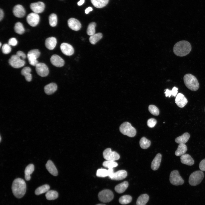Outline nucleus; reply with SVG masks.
<instances>
[{
  "instance_id": "1",
  "label": "nucleus",
  "mask_w": 205,
  "mask_h": 205,
  "mask_svg": "<svg viewBox=\"0 0 205 205\" xmlns=\"http://www.w3.org/2000/svg\"><path fill=\"white\" fill-rule=\"evenodd\" d=\"M11 188L15 196L18 198H21L26 193V185L25 182L22 179L17 178L13 181Z\"/></svg>"
},
{
  "instance_id": "2",
  "label": "nucleus",
  "mask_w": 205,
  "mask_h": 205,
  "mask_svg": "<svg viewBox=\"0 0 205 205\" xmlns=\"http://www.w3.org/2000/svg\"><path fill=\"white\" fill-rule=\"evenodd\" d=\"M191 46L188 41H179L175 44L173 48V52L176 56L183 57L188 55L191 50Z\"/></svg>"
},
{
  "instance_id": "3",
  "label": "nucleus",
  "mask_w": 205,
  "mask_h": 205,
  "mask_svg": "<svg viewBox=\"0 0 205 205\" xmlns=\"http://www.w3.org/2000/svg\"><path fill=\"white\" fill-rule=\"evenodd\" d=\"M183 79L185 85L189 89L196 91L199 88V85L198 80L194 75L186 74L184 76Z\"/></svg>"
},
{
  "instance_id": "4",
  "label": "nucleus",
  "mask_w": 205,
  "mask_h": 205,
  "mask_svg": "<svg viewBox=\"0 0 205 205\" xmlns=\"http://www.w3.org/2000/svg\"><path fill=\"white\" fill-rule=\"evenodd\" d=\"M119 130L122 134L130 137H134L136 134V129L128 122H125L122 124Z\"/></svg>"
},
{
  "instance_id": "5",
  "label": "nucleus",
  "mask_w": 205,
  "mask_h": 205,
  "mask_svg": "<svg viewBox=\"0 0 205 205\" xmlns=\"http://www.w3.org/2000/svg\"><path fill=\"white\" fill-rule=\"evenodd\" d=\"M204 177V174L202 171H196L190 175L189 178V183L192 186H196L201 182Z\"/></svg>"
},
{
  "instance_id": "6",
  "label": "nucleus",
  "mask_w": 205,
  "mask_h": 205,
  "mask_svg": "<svg viewBox=\"0 0 205 205\" xmlns=\"http://www.w3.org/2000/svg\"><path fill=\"white\" fill-rule=\"evenodd\" d=\"M169 180L171 183L174 185L178 186L183 184L184 181L179 175L178 171H172L170 175Z\"/></svg>"
},
{
  "instance_id": "7",
  "label": "nucleus",
  "mask_w": 205,
  "mask_h": 205,
  "mask_svg": "<svg viewBox=\"0 0 205 205\" xmlns=\"http://www.w3.org/2000/svg\"><path fill=\"white\" fill-rule=\"evenodd\" d=\"M40 54V52L38 49H35L30 50L27 55L29 63L32 66H36L38 63L37 59Z\"/></svg>"
},
{
  "instance_id": "8",
  "label": "nucleus",
  "mask_w": 205,
  "mask_h": 205,
  "mask_svg": "<svg viewBox=\"0 0 205 205\" xmlns=\"http://www.w3.org/2000/svg\"><path fill=\"white\" fill-rule=\"evenodd\" d=\"M98 197L101 201L103 202H108L113 199L114 194L111 190L105 189L102 190L99 193Z\"/></svg>"
},
{
  "instance_id": "9",
  "label": "nucleus",
  "mask_w": 205,
  "mask_h": 205,
  "mask_svg": "<svg viewBox=\"0 0 205 205\" xmlns=\"http://www.w3.org/2000/svg\"><path fill=\"white\" fill-rule=\"evenodd\" d=\"M9 64L13 67L18 68L24 66L25 61L17 54L12 55L9 60Z\"/></svg>"
},
{
  "instance_id": "10",
  "label": "nucleus",
  "mask_w": 205,
  "mask_h": 205,
  "mask_svg": "<svg viewBox=\"0 0 205 205\" xmlns=\"http://www.w3.org/2000/svg\"><path fill=\"white\" fill-rule=\"evenodd\" d=\"M104 158L106 160L115 161L118 160L119 155L115 151H112L110 148L106 149L103 153Z\"/></svg>"
},
{
  "instance_id": "11",
  "label": "nucleus",
  "mask_w": 205,
  "mask_h": 205,
  "mask_svg": "<svg viewBox=\"0 0 205 205\" xmlns=\"http://www.w3.org/2000/svg\"><path fill=\"white\" fill-rule=\"evenodd\" d=\"M35 67L36 72L39 76L42 77H45L48 74V68L45 63H38Z\"/></svg>"
},
{
  "instance_id": "12",
  "label": "nucleus",
  "mask_w": 205,
  "mask_h": 205,
  "mask_svg": "<svg viewBox=\"0 0 205 205\" xmlns=\"http://www.w3.org/2000/svg\"><path fill=\"white\" fill-rule=\"evenodd\" d=\"M39 20V16L38 14L34 13L29 14L26 17L27 22L32 27L36 26L38 24Z\"/></svg>"
},
{
  "instance_id": "13",
  "label": "nucleus",
  "mask_w": 205,
  "mask_h": 205,
  "mask_svg": "<svg viewBox=\"0 0 205 205\" xmlns=\"http://www.w3.org/2000/svg\"><path fill=\"white\" fill-rule=\"evenodd\" d=\"M45 7L44 3L41 1L33 3L30 4V7L34 13L38 14L42 13Z\"/></svg>"
},
{
  "instance_id": "14",
  "label": "nucleus",
  "mask_w": 205,
  "mask_h": 205,
  "mask_svg": "<svg viewBox=\"0 0 205 205\" xmlns=\"http://www.w3.org/2000/svg\"><path fill=\"white\" fill-rule=\"evenodd\" d=\"M60 48L62 52L67 56H71L73 54L74 52L73 47L70 44L67 43H62L61 44Z\"/></svg>"
},
{
  "instance_id": "15",
  "label": "nucleus",
  "mask_w": 205,
  "mask_h": 205,
  "mask_svg": "<svg viewBox=\"0 0 205 205\" xmlns=\"http://www.w3.org/2000/svg\"><path fill=\"white\" fill-rule=\"evenodd\" d=\"M127 175V171L124 170L118 171L113 172L109 177L111 179L114 180H120L125 178Z\"/></svg>"
},
{
  "instance_id": "16",
  "label": "nucleus",
  "mask_w": 205,
  "mask_h": 205,
  "mask_svg": "<svg viewBox=\"0 0 205 205\" xmlns=\"http://www.w3.org/2000/svg\"><path fill=\"white\" fill-rule=\"evenodd\" d=\"M50 60L52 64L56 67H62L64 64V61L63 59L57 55L54 54L52 56Z\"/></svg>"
},
{
  "instance_id": "17",
  "label": "nucleus",
  "mask_w": 205,
  "mask_h": 205,
  "mask_svg": "<svg viewBox=\"0 0 205 205\" xmlns=\"http://www.w3.org/2000/svg\"><path fill=\"white\" fill-rule=\"evenodd\" d=\"M68 25L72 30L78 31L81 27V24L79 21L74 18H70L68 20Z\"/></svg>"
},
{
  "instance_id": "18",
  "label": "nucleus",
  "mask_w": 205,
  "mask_h": 205,
  "mask_svg": "<svg viewBox=\"0 0 205 205\" xmlns=\"http://www.w3.org/2000/svg\"><path fill=\"white\" fill-rule=\"evenodd\" d=\"M175 102L179 107L183 108L187 104L188 101L183 94L179 93L177 95L176 97Z\"/></svg>"
},
{
  "instance_id": "19",
  "label": "nucleus",
  "mask_w": 205,
  "mask_h": 205,
  "mask_svg": "<svg viewBox=\"0 0 205 205\" xmlns=\"http://www.w3.org/2000/svg\"><path fill=\"white\" fill-rule=\"evenodd\" d=\"M13 13L16 17L22 18L24 16L25 11L24 8L22 5L18 4L15 5L13 8Z\"/></svg>"
},
{
  "instance_id": "20",
  "label": "nucleus",
  "mask_w": 205,
  "mask_h": 205,
  "mask_svg": "<svg viewBox=\"0 0 205 205\" xmlns=\"http://www.w3.org/2000/svg\"><path fill=\"white\" fill-rule=\"evenodd\" d=\"M161 157L162 155L160 153H158L156 155L151 165V167L153 170L155 171L158 169L160 165Z\"/></svg>"
},
{
  "instance_id": "21",
  "label": "nucleus",
  "mask_w": 205,
  "mask_h": 205,
  "mask_svg": "<svg viewBox=\"0 0 205 205\" xmlns=\"http://www.w3.org/2000/svg\"><path fill=\"white\" fill-rule=\"evenodd\" d=\"M57 44V40L54 37H51L46 39L45 41L46 47L49 50L54 48Z\"/></svg>"
},
{
  "instance_id": "22",
  "label": "nucleus",
  "mask_w": 205,
  "mask_h": 205,
  "mask_svg": "<svg viewBox=\"0 0 205 205\" xmlns=\"http://www.w3.org/2000/svg\"><path fill=\"white\" fill-rule=\"evenodd\" d=\"M46 167L48 172L52 175L56 176L58 174L57 170L53 162L50 160H48L46 165Z\"/></svg>"
},
{
  "instance_id": "23",
  "label": "nucleus",
  "mask_w": 205,
  "mask_h": 205,
  "mask_svg": "<svg viewBox=\"0 0 205 205\" xmlns=\"http://www.w3.org/2000/svg\"><path fill=\"white\" fill-rule=\"evenodd\" d=\"M181 162L188 165L191 166L194 163V161L191 156L188 154H184L180 157Z\"/></svg>"
},
{
  "instance_id": "24",
  "label": "nucleus",
  "mask_w": 205,
  "mask_h": 205,
  "mask_svg": "<svg viewBox=\"0 0 205 205\" xmlns=\"http://www.w3.org/2000/svg\"><path fill=\"white\" fill-rule=\"evenodd\" d=\"M56 84L52 83L46 85L44 87L45 93L47 95H51L54 93L57 89Z\"/></svg>"
},
{
  "instance_id": "25",
  "label": "nucleus",
  "mask_w": 205,
  "mask_h": 205,
  "mask_svg": "<svg viewBox=\"0 0 205 205\" xmlns=\"http://www.w3.org/2000/svg\"><path fill=\"white\" fill-rule=\"evenodd\" d=\"M190 136V135L188 133L185 132L176 138L175 141L177 143L179 144H185L187 142Z\"/></svg>"
},
{
  "instance_id": "26",
  "label": "nucleus",
  "mask_w": 205,
  "mask_h": 205,
  "mask_svg": "<svg viewBox=\"0 0 205 205\" xmlns=\"http://www.w3.org/2000/svg\"><path fill=\"white\" fill-rule=\"evenodd\" d=\"M128 186V182L124 181L116 185L114 188L115 190L118 193H122L125 191Z\"/></svg>"
},
{
  "instance_id": "27",
  "label": "nucleus",
  "mask_w": 205,
  "mask_h": 205,
  "mask_svg": "<svg viewBox=\"0 0 205 205\" xmlns=\"http://www.w3.org/2000/svg\"><path fill=\"white\" fill-rule=\"evenodd\" d=\"M31 69L28 67H24L21 71V74L24 76L26 80L28 82L31 81L32 79V75L30 73Z\"/></svg>"
},
{
  "instance_id": "28",
  "label": "nucleus",
  "mask_w": 205,
  "mask_h": 205,
  "mask_svg": "<svg viewBox=\"0 0 205 205\" xmlns=\"http://www.w3.org/2000/svg\"><path fill=\"white\" fill-rule=\"evenodd\" d=\"M34 170V166L32 164H30L27 165L24 170V177L26 181H29L31 178L30 175Z\"/></svg>"
},
{
  "instance_id": "29",
  "label": "nucleus",
  "mask_w": 205,
  "mask_h": 205,
  "mask_svg": "<svg viewBox=\"0 0 205 205\" xmlns=\"http://www.w3.org/2000/svg\"><path fill=\"white\" fill-rule=\"evenodd\" d=\"M109 0H91V3L95 7L98 8H102L108 3Z\"/></svg>"
},
{
  "instance_id": "30",
  "label": "nucleus",
  "mask_w": 205,
  "mask_h": 205,
  "mask_svg": "<svg viewBox=\"0 0 205 205\" xmlns=\"http://www.w3.org/2000/svg\"><path fill=\"white\" fill-rule=\"evenodd\" d=\"M187 150V146L185 144H180L175 152V154L177 156H181L185 154Z\"/></svg>"
},
{
  "instance_id": "31",
  "label": "nucleus",
  "mask_w": 205,
  "mask_h": 205,
  "mask_svg": "<svg viewBox=\"0 0 205 205\" xmlns=\"http://www.w3.org/2000/svg\"><path fill=\"white\" fill-rule=\"evenodd\" d=\"M149 197L146 194H142L138 198L137 201V205H145L148 201Z\"/></svg>"
},
{
  "instance_id": "32",
  "label": "nucleus",
  "mask_w": 205,
  "mask_h": 205,
  "mask_svg": "<svg viewBox=\"0 0 205 205\" xmlns=\"http://www.w3.org/2000/svg\"><path fill=\"white\" fill-rule=\"evenodd\" d=\"M50 188V186L48 185L44 184L37 188L35 191V193L36 195H39L46 192L49 190Z\"/></svg>"
},
{
  "instance_id": "33",
  "label": "nucleus",
  "mask_w": 205,
  "mask_h": 205,
  "mask_svg": "<svg viewBox=\"0 0 205 205\" xmlns=\"http://www.w3.org/2000/svg\"><path fill=\"white\" fill-rule=\"evenodd\" d=\"M45 196L46 199L48 200H54L58 198V194L56 191L49 190L46 192Z\"/></svg>"
},
{
  "instance_id": "34",
  "label": "nucleus",
  "mask_w": 205,
  "mask_h": 205,
  "mask_svg": "<svg viewBox=\"0 0 205 205\" xmlns=\"http://www.w3.org/2000/svg\"><path fill=\"white\" fill-rule=\"evenodd\" d=\"M139 143L141 148L145 149H147L150 146L151 141L146 138L143 137L140 139Z\"/></svg>"
},
{
  "instance_id": "35",
  "label": "nucleus",
  "mask_w": 205,
  "mask_h": 205,
  "mask_svg": "<svg viewBox=\"0 0 205 205\" xmlns=\"http://www.w3.org/2000/svg\"><path fill=\"white\" fill-rule=\"evenodd\" d=\"M102 37V35L101 33H97L91 36L89 38V40L92 44H94L100 40Z\"/></svg>"
},
{
  "instance_id": "36",
  "label": "nucleus",
  "mask_w": 205,
  "mask_h": 205,
  "mask_svg": "<svg viewBox=\"0 0 205 205\" xmlns=\"http://www.w3.org/2000/svg\"><path fill=\"white\" fill-rule=\"evenodd\" d=\"M14 29L15 32L19 34H22L25 31V29L23 25L20 22H17L15 23Z\"/></svg>"
},
{
  "instance_id": "37",
  "label": "nucleus",
  "mask_w": 205,
  "mask_h": 205,
  "mask_svg": "<svg viewBox=\"0 0 205 205\" xmlns=\"http://www.w3.org/2000/svg\"><path fill=\"white\" fill-rule=\"evenodd\" d=\"M132 200V197L130 196L126 195L121 196L119 199V201L122 204H126L130 203Z\"/></svg>"
},
{
  "instance_id": "38",
  "label": "nucleus",
  "mask_w": 205,
  "mask_h": 205,
  "mask_svg": "<svg viewBox=\"0 0 205 205\" xmlns=\"http://www.w3.org/2000/svg\"><path fill=\"white\" fill-rule=\"evenodd\" d=\"M102 165L104 167L109 169L116 167L118 166V164L114 161L106 160L103 162Z\"/></svg>"
},
{
  "instance_id": "39",
  "label": "nucleus",
  "mask_w": 205,
  "mask_h": 205,
  "mask_svg": "<svg viewBox=\"0 0 205 205\" xmlns=\"http://www.w3.org/2000/svg\"><path fill=\"white\" fill-rule=\"evenodd\" d=\"M96 26V24L94 22H92L89 24L87 31L88 35L91 36L95 34Z\"/></svg>"
},
{
  "instance_id": "40",
  "label": "nucleus",
  "mask_w": 205,
  "mask_h": 205,
  "mask_svg": "<svg viewBox=\"0 0 205 205\" xmlns=\"http://www.w3.org/2000/svg\"><path fill=\"white\" fill-rule=\"evenodd\" d=\"M49 23L50 25L52 27L55 26L57 23V17L54 13L51 14L49 17Z\"/></svg>"
},
{
  "instance_id": "41",
  "label": "nucleus",
  "mask_w": 205,
  "mask_h": 205,
  "mask_svg": "<svg viewBox=\"0 0 205 205\" xmlns=\"http://www.w3.org/2000/svg\"><path fill=\"white\" fill-rule=\"evenodd\" d=\"M178 88L175 87H174L172 90H170L167 89L165 90V93L166 97H170L171 95L175 97L178 93Z\"/></svg>"
},
{
  "instance_id": "42",
  "label": "nucleus",
  "mask_w": 205,
  "mask_h": 205,
  "mask_svg": "<svg viewBox=\"0 0 205 205\" xmlns=\"http://www.w3.org/2000/svg\"><path fill=\"white\" fill-rule=\"evenodd\" d=\"M97 176L99 177H105L108 176V170L104 169H100L97 170L96 173Z\"/></svg>"
},
{
  "instance_id": "43",
  "label": "nucleus",
  "mask_w": 205,
  "mask_h": 205,
  "mask_svg": "<svg viewBox=\"0 0 205 205\" xmlns=\"http://www.w3.org/2000/svg\"><path fill=\"white\" fill-rule=\"evenodd\" d=\"M148 110L149 112L153 115L157 116L159 114V110L155 106L153 105H149Z\"/></svg>"
},
{
  "instance_id": "44",
  "label": "nucleus",
  "mask_w": 205,
  "mask_h": 205,
  "mask_svg": "<svg viewBox=\"0 0 205 205\" xmlns=\"http://www.w3.org/2000/svg\"><path fill=\"white\" fill-rule=\"evenodd\" d=\"M11 50V47L9 44H5L3 45L2 48V51L3 54H8L10 52Z\"/></svg>"
},
{
  "instance_id": "45",
  "label": "nucleus",
  "mask_w": 205,
  "mask_h": 205,
  "mask_svg": "<svg viewBox=\"0 0 205 205\" xmlns=\"http://www.w3.org/2000/svg\"><path fill=\"white\" fill-rule=\"evenodd\" d=\"M157 123L156 120L154 118H151L149 119L147 122L148 126L149 128H153Z\"/></svg>"
},
{
  "instance_id": "46",
  "label": "nucleus",
  "mask_w": 205,
  "mask_h": 205,
  "mask_svg": "<svg viewBox=\"0 0 205 205\" xmlns=\"http://www.w3.org/2000/svg\"><path fill=\"white\" fill-rule=\"evenodd\" d=\"M17 41L15 38H10L9 40L8 44L10 46H15L17 44Z\"/></svg>"
},
{
  "instance_id": "47",
  "label": "nucleus",
  "mask_w": 205,
  "mask_h": 205,
  "mask_svg": "<svg viewBox=\"0 0 205 205\" xmlns=\"http://www.w3.org/2000/svg\"><path fill=\"white\" fill-rule=\"evenodd\" d=\"M199 167L201 171H205V158L200 162L199 164Z\"/></svg>"
},
{
  "instance_id": "48",
  "label": "nucleus",
  "mask_w": 205,
  "mask_h": 205,
  "mask_svg": "<svg viewBox=\"0 0 205 205\" xmlns=\"http://www.w3.org/2000/svg\"><path fill=\"white\" fill-rule=\"evenodd\" d=\"M16 54L23 60L25 59L26 57L25 54L24 52L21 51H18Z\"/></svg>"
},
{
  "instance_id": "49",
  "label": "nucleus",
  "mask_w": 205,
  "mask_h": 205,
  "mask_svg": "<svg viewBox=\"0 0 205 205\" xmlns=\"http://www.w3.org/2000/svg\"><path fill=\"white\" fill-rule=\"evenodd\" d=\"M4 12L3 10L1 9H0V20L1 21L3 19L4 17Z\"/></svg>"
},
{
  "instance_id": "50",
  "label": "nucleus",
  "mask_w": 205,
  "mask_h": 205,
  "mask_svg": "<svg viewBox=\"0 0 205 205\" xmlns=\"http://www.w3.org/2000/svg\"><path fill=\"white\" fill-rule=\"evenodd\" d=\"M93 10V9L92 7H89L86 9L85 10V13L87 14L89 13L91 11H92Z\"/></svg>"
},
{
  "instance_id": "51",
  "label": "nucleus",
  "mask_w": 205,
  "mask_h": 205,
  "mask_svg": "<svg viewBox=\"0 0 205 205\" xmlns=\"http://www.w3.org/2000/svg\"><path fill=\"white\" fill-rule=\"evenodd\" d=\"M84 2L85 0H80L78 2L77 4L79 6L81 5L84 3Z\"/></svg>"
},
{
  "instance_id": "52",
  "label": "nucleus",
  "mask_w": 205,
  "mask_h": 205,
  "mask_svg": "<svg viewBox=\"0 0 205 205\" xmlns=\"http://www.w3.org/2000/svg\"><path fill=\"white\" fill-rule=\"evenodd\" d=\"M96 205H106L104 204H97Z\"/></svg>"
},
{
  "instance_id": "53",
  "label": "nucleus",
  "mask_w": 205,
  "mask_h": 205,
  "mask_svg": "<svg viewBox=\"0 0 205 205\" xmlns=\"http://www.w3.org/2000/svg\"><path fill=\"white\" fill-rule=\"evenodd\" d=\"M0 47H1V42H0Z\"/></svg>"
},
{
  "instance_id": "54",
  "label": "nucleus",
  "mask_w": 205,
  "mask_h": 205,
  "mask_svg": "<svg viewBox=\"0 0 205 205\" xmlns=\"http://www.w3.org/2000/svg\"><path fill=\"white\" fill-rule=\"evenodd\" d=\"M0 142H1V136H0Z\"/></svg>"
},
{
  "instance_id": "55",
  "label": "nucleus",
  "mask_w": 205,
  "mask_h": 205,
  "mask_svg": "<svg viewBox=\"0 0 205 205\" xmlns=\"http://www.w3.org/2000/svg\"></svg>"
}]
</instances>
